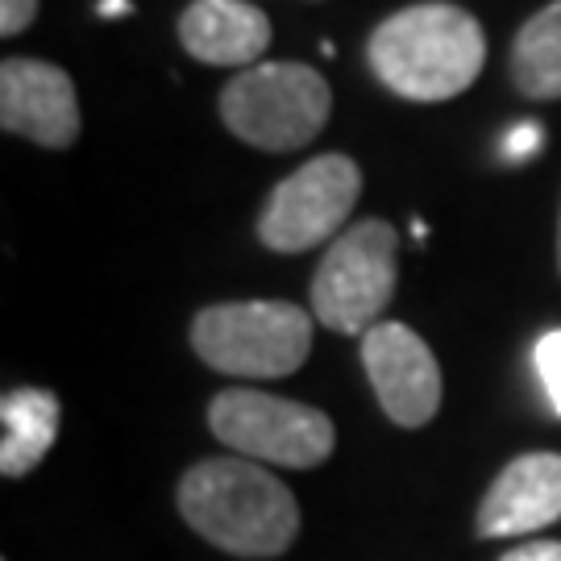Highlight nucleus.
<instances>
[{"instance_id":"5","label":"nucleus","mask_w":561,"mask_h":561,"mask_svg":"<svg viewBox=\"0 0 561 561\" xmlns=\"http://www.w3.org/2000/svg\"><path fill=\"white\" fill-rule=\"evenodd\" d=\"M400 279V233L387 221L350 225L317 266L312 317L341 337H366L396 296Z\"/></svg>"},{"instance_id":"19","label":"nucleus","mask_w":561,"mask_h":561,"mask_svg":"<svg viewBox=\"0 0 561 561\" xmlns=\"http://www.w3.org/2000/svg\"><path fill=\"white\" fill-rule=\"evenodd\" d=\"M558 271H561V217H558Z\"/></svg>"},{"instance_id":"8","label":"nucleus","mask_w":561,"mask_h":561,"mask_svg":"<svg viewBox=\"0 0 561 561\" xmlns=\"http://www.w3.org/2000/svg\"><path fill=\"white\" fill-rule=\"evenodd\" d=\"M362 366L382 412L400 428H424L442 408V366L408 324L382 321L362 337Z\"/></svg>"},{"instance_id":"18","label":"nucleus","mask_w":561,"mask_h":561,"mask_svg":"<svg viewBox=\"0 0 561 561\" xmlns=\"http://www.w3.org/2000/svg\"><path fill=\"white\" fill-rule=\"evenodd\" d=\"M129 13H134L129 0H101L96 4V18H129Z\"/></svg>"},{"instance_id":"3","label":"nucleus","mask_w":561,"mask_h":561,"mask_svg":"<svg viewBox=\"0 0 561 561\" xmlns=\"http://www.w3.org/2000/svg\"><path fill=\"white\" fill-rule=\"evenodd\" d=\"M312 312L287 300L213 304L192 321V350L233 379H283L312 354Z\"/></svg>"},{"instance_id":"12","label":"nucleus","mask_w":561,"mask_h":561,"mask_svg":"<svg viewBox=\"0 0 561 561\" xmlns=\"http://www.w3.org/2000/svg\"><path fill=\"white\" fill-rule=\"evenodd\" d=\"M59 437V400L42 387H18L0 400V474H30Z\"/></svg>"},{"instance_id":"15","label":"nucleus","mask_w":561,"mask_h":561,"mask_svg":"<svg viewBox=\"0 0 561 561\" xmlns=\"http://www.w3.org/2000/svg\"><path fill=\"white\" fill-rule=\"evenodd\" d=\"M541 146H545V129L537 125V121H520L516 129H507L500 141V150H503V159L507 162H528V159H537L541 154Z\"/></svg>"},{"instance_id":"7","label":"nucleus","mask_w":561,"mask_h":561,"mask_svg":"<svg viewBox=\"0 0 561 561\" xmlns=\"http://www.w3.org/2000/svg\"><path fill=\"white\" fill-rule=\"evenodd\" d=\"M362 196V171L350 154H317L291 171L266 196L259 213V241L275 254H304L337 241Z\"/></svg>"},{"instance_id":"1","label":"nucleus","mask_w":561,"mask_h":561,"mask_svg":"<svg viewBox=\"0 0 561 561\" xmlns=\"http://www.w3.org/2000/svg\"><path fill=\"white\" fill-rule=\"evenodd\" d=\"M375 80L403 101L442 104L461 96L486 62V34L458 4L424 0L379 21L366 42Z\"/></svg>"},{"instance_id":"11","label":"nucleus","mask_w":561,"mask_h":561,"mask_svg":"<svg viewBox=\"0 0 561 561\" xmlns=\"http://www.w3.org/2000/svg\"><path fill=\"white\" fill-rule=\"evenodd\" d=\"M180 42L208 67H259L271 46V18L250 0H192L180 18Z\"/></svg>"},{"instance_id":"6","label":"nucleus","mask_w":561,"mask_h":561,"mask_svg":"<svg viewBox=\"0 0 561 561\" xmlns=\"http://www.w3.org/2000/svg\"><path fill=\"white\" fill-rule=\"evenodd\" d=\"M208 428L221 445L250 461L283 466V470H312L321 466L333 445L337 428L321 408L296 400H279L266 391H221L208 403Z\"/></svg>"},{"instance_id":"9","label":"nucleus","mask_w":561,"mask_h":561,"mask_svg":"<svg viewBox=\"0 0 561 561\" xmlns=\"http://www.w3.org/2000/svg\"><path fill=\"white\" fill-rule=\"evenodd\" d=\"M0 129L46 150H67L80 138V96L71 76L42 59L0 62Z\"/></svg>"},{"instance_id":"16","label":"nucleus","mask_w":561,"mask_h":561,"mask_svg":"<svg viewBox=\"0 0 561 561\" xmlns=\"http://www.w3.org/2000/svg\"><path fill=\"white\" fill-rule=\"evenodd\" d=\"M38 18V0H0V34L18 38Z\"/></svg>"},{"instance_id":"4","label":"nucleus","mask_w":561,"mask_h":561,"mask_svg":"<svg viewBox=\"0 0 561 561\" xmlns=\"http://www.w3.org/2000/svg\"><path fill=\"white\" fill-rule=\"evenodd\" d=\"M333 113V88L308 62H259L245 67L221 92L225 129L254 150H300Z\"/></svg>"},{"instance_id":"17","label":"nucleus","mask_w":561,"mask_h":561,"mask_svg":"<svg viewBox=\"0 0 561 561\" xmlns=\"http://www.w3.org/2000/svg\"><path fill=\"white\" fill-rule=\"evenodd\" d=\"M500 561H561V541H533V545H520V549L503 553Z\"/></svg>"},{"instance_id":"13","label":"nucleus","mask_w":561,"mask_h":561,"mask_svg":"<svg viewBox=\"0 0 561 561\" xmlns=\"http://www.w3.org/2000/svg\"><path fill=\"white\" fill-rule=\"evenodd\" d=\"M512 83L524 101H561V0H549L516 30Z\"/></svg>"},{"instance_id":"10","label":"nucleus","mask_w":561,"mask_h":561,"mask_svg":"<svg viewBox=\"0 0 561 561\" xmlns=\"http://www.w3.org/2000/svg\"><path fill=\"white\" fill-rule=\"evenodd\" d=\"M561 520V454L507 461L479 507V537H524Z\"/></svg>"},{"instance_id":"2","label":"nucleus","mask_w":561,"mask_h":561,"mask_svg":"<svg viewBox=\"0 0 561 561\" xmlns=\"http://www.w3.org/2000/svg\"><path fill=\"white\" fill-rule=\"evenodd\" d=\"M175 500L183 520L233 558H279L300 533L296 495L250 458L196 461Z\"/></svg>"},{"instance_id":"14","label":"nucleus","mask_w":561,"mask_h":561,"mask_svg":"<svg viewBox=\"0 0 561 561\" xmlns=\"http://www.w3.org/2000/svg\"><path fill=\"white\" fill-rule=\"evenodd\" d=\"M537 370H541V382L545 391H549L553 412L561 416V329H553V333H545L537 341Z\"/></svg>"}]
</instances>
